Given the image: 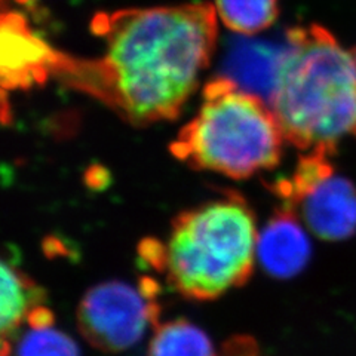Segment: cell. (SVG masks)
I'll return each mask as SVG.
<instances>
[{"label": "cell", "instance_id": "obj_1", "mask_svg": "<svg viewBox=\"0 0 356 356\" xmlns=\"http://www.w3.org/2000/svg\"><path fill=\"white\" fill-rule=\"evenodd\" d=\"M217 18L207 2L98 14L91 29L104 42V54L76 60L58 52L54 74L131 124L171 120L209 64Z\"/></svg>", "mask_w": 356, "mask_h": 356}, {"label": "cell", "instance_id": "obj_2", "mask_svg": "<svg viewBox=\"0 0 356 356\" xmlns=\"http://www.w3.org/2000/svg\"><path fill=\"white\" fill-rule=\"evenodd\" d=\"M288 52L269 106L294 147L336 152L356 129V63L322 26L286 31Z\"/></svg>", "mask_w": 356, "mask_h": 356}, {"label": "cell", "instance_id": "obj_3", "mask_svg": "<svg viewBox=\"0 0 356 356\" xmlns=\"http://www.w3.org/2000/svg\"><path fill=\"white\" fill-rule=\"evenodd\" d=\"M251 208L233 192L178 214L166 242L146 239L141 255L183 297L207 302L250 280L257 255Z\"/></svg>", "mask_w": 356, "mask_h": 356}, {"label": "cell", "instance_id": "obj_4", "mask_svg": "<svg viewBox=\"0 0 356 356\" xmlns=\"http://www.w3.org/2000/svg\"><path fill=\"white\" fill-rule=\"evenodd\" d=\"M284 140L264 98L229 77H217L205 85L204 103L178 132L171 153L192 168L243 180L275 168Z\"/></svg>", "mask_w": 356, "mask_h": 356}, {"label": "cell", "instance_id": "obj_5", "mask_svg": "<svg viewBox=\"0 0 356 356\" xmlns=\"http://www.w3.org/2000/svg\"><path fill=\"white\" fill-rule=\"evenodd\" d=\"M330 153L310 150L293 174L273 191L312 233L325 241H344L356 233V184L336 174Z\"/></svg>", "mask_w": 356, "mask_h": 356}, {"label": "cell", "instance_id": "obj_6", "mask_svg": "<svg viewBox=\"0 0 356 356\" xmlns=\"http://www.w3.org/2000/svg\"><path fill=\"white\" fill-rule=\"evenodd\" d=\"M159 286L152 277L138 284L108 281L88 289L77 307V327L92 348L118 353L143 339L149 327L156 328L161 306Z\"/></svg>", "mask_w": 356, "mask_h": 356}, {"label": "cell", "instance_id": "obj_7", "mask_svg": "<svg viewBox=\"0 0 356 356\" xmlns=\"http://www.w3.org/2000/svg\"><path fill=\"white\" fill-rule=\"evenodd\" d=\"M2 31V82L5 88H29L44 82L49 74H54L58 52L52 51L30 31L19 15H5Z\"/></svg>", "mask_w": 356, "mask_h": 356}, {"label": "cell", "instance_id": "obj_8", "mask_svg": "<svg viewBox=\"0 0 356 356\" xmlns=\"http://www.w3.org/2000/svg\"><path fill=\"white\" fill-rule=\"evenodd\" d=\"M310 241L291 208L282 205L266 222L257 243L263 269L280 280L302 272L310 260Z\"/></svg>", "mask_w": 356, "mask_h": 356}, {"label": "cell", "instance_id": "obj_9", "mask_svg": "<svg viewBox=\"0 0 356 356\" xmlns=\"http://www.w3.org/2000/svg\"><path fill=\"white\" fill-rule=\"evenodd\" d=\"M47 293L31 277L22 272L10 260L2 261V305H0V324H2V356L13 353L9 340L27 322L33 310L44 306Z\"/></svg>", "mask_w": 356, "mask_h": 356}, {"label": "cell", "instance_id": "obj_10", "mask_svg": "<svg viewBox=\"0 0 356 356\" xmlns=\"http://www.w3.org/2000/svg\"><path fill=\"white\" fill-rule=\"evenodd\" d=\"M242 49L235 51V57L232 58V69L235 70V81L238 85L241 81L252 85L257 92H263L267 103H270L273 95L277 74H280L281 65L288 52V40L285 36V43L280 47H270V44H243ZM230 79V77H229Z\"/></svg>", "mask_w": 356, "mask_h": 356}, {"label": "cell", "instance_id": "obj_11", "mask_svg": "<svg viewBox=\"0 0 356 356\" xmlns=\"http://www.w3.org/2000/svg\"><path fill=\"white\" fill-rule=\"evenodd\" d=\"M149 356H217V353L205 331L186 319H174L156 325Z\"/></svg>", "mask_w": 356, "mask_h": 356}, {"label": "cell", "instance_id": "obj_12", "mask_svg": "<svg viewBox=\"0 0 356 356\" xmlns=\"http://www.w3.org/2000/svg\"><path fill=\"white\" fill-rule=\"evenodd\" d=\"M214 8L222 24L242 36L259 35L280 15L277 0H214Z\"/></svg>", "mask_w": 356, "mask_h": 356}, {"label": "cell", "instance_id": "obj_13", "mask_svg": "<svg viewBox=\"0 0 356 356\" xmlns=\"http://www.w3.org/2000/svg\"><path fill=\"white\" fill-rule=\"evenodd\" d=\"M15 356H81L76 341L65 332L47 327H30L22 334Z\"/></svg>", "mask_w": 356, "mask_h": 356}, {"label": "cell", "instance_id": "obj_14", "mask_svg": "<svg viewBox=\"0 0 356 356\" xmlns=\"http://www.w3.org/2000/svg\"><path fill=\"white\" fill-rule=\"evenodd\" d=\"M225 356H260L255 341L250 337H233L225 346Z\"/></svg>", "mask_w": 356, "mask_h": 356}, {"label": "cell", "instance_id": "obj_15", "mask_svg": "<svg viewBox=\"0 0 356 356\" xmlns=\"http://www.w3.org/2000/svg\"><path fill=\"white\" fill-rule=\"evenodd\" d=\"M15 2H19V3H27V2H30V0H15Z\"/></svg>", "mask_w": 356, "mask_h": 356}, {"label": "cell", "instance_id": "obj_16", "mask_svg": "<svg viewBox=\"0 0 356 356\" xmlns=\"http://www.w3.org/2000/svg\"><path fill=\"white\" fill-rule=\"evenodd\" d=\"M353 52V57H355V63H356V48L352 51Z\"/></svg>", "mask_w": 356, "mask_h": 356}, {"label": "cell", "instance_id": "obj_17", "mask_svg": "<svg viewBox=\"0 0 356 356\" xmlns=\"http://www.w3.org/2000/svg\"><path fill=\"white\" fill-rule=\"evenodd\" d=\"M353 134H355V136H356V129H355V132H353Z\"/></svg>", "mask_w": 356, "mask_h": 356}]
</instances>
